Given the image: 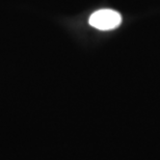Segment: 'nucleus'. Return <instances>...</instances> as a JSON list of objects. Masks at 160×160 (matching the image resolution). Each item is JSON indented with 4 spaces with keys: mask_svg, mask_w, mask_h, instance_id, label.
Returning <instances> with one entry per match:
<instances>
[{
    "mask_svg": "<svg viewBox=\"0 0 160 160\" xmlns=\"http://www.w3.org/2000/svg\"><path fill=\"white\" fill-rule=\"evenodd\" d=\"M89 25L99 30H111L122 23V16L113 9H99L89 17Z\"/></svg>",
    "mask_w": 160,
    "mask_h": 160,
    "instance_id": "obj_1",
    "label": "nucleus"
}]
</instances>
